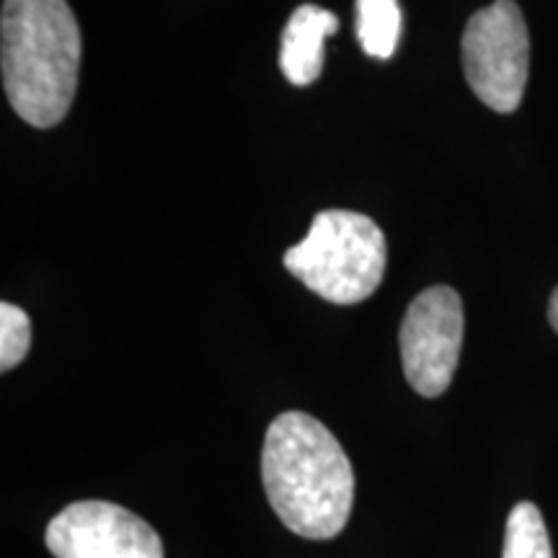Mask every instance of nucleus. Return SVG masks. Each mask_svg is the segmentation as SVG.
<instances>
[{"instance_id": "1", "label": "nucleus", "mask_w": 558, "mask_h": 558, "mask_svg": "<svg viewBox=\"0 0 558 558\" xmlns=\"http://www.w3.org/2000/svg\"><path fill=\"white\" fill-rule=\"evenodd\" d=\"M262 478L275 514L300 538L331 541L347 527L354 471L339 439L318 418L284 411L269 424Z\"/></svg>"}, {"instance_id": "2", "label": "nucleus", "mask_w": 558, "mask_h": 558, "mask_svg": "<svg viewBox=\"0 0 558 558\" xmlns=\"http://www.w3.org/2000/svg\"><path fill=\"white\" fill-rule=\"evenodd\" d=\"M81 29L68 0H3L0 68L13 111L50 130L68 117L78 88Z\"/></svg>"}, {"instance_id": "3", "label": "nucleus", "mask_w": 558, "mask_h": 558, "mask_svg": "<svg viewBox=\"0 0 558 558\" xmlns=\"http://www.w3.org/2000/svg\"><path fill=\"white\" fill-rule=\"evenodd\" d=\"M388 246L378 222L352 209H326L298 246L284 251V267L311 292L337 305L362 303L380 288Z\"/></svg>"}, {"instance_id": "4", "label": "nucleus", "mask_w": 558, "mask_h": 558, "mask_svg": "<svg viewBox=\"0 0 558 558\" xmlns=\"http://www.w3.org/2000/svg\"><path fill=\"white\" fill-rule=\"evenodd\" d=\"M463 70L473 94L499 114L518 111L530 73V34L514 0H494L465 24Z\"/></svg>"}, {"instance_id": "5", "label": "nucleus", "mask_w": 558, "mask_h": 558, "mask_svg": "<svg viewBox=\"0 0 558 558\" xmlns=\"http://www.w3.org/2000/svg\"><path fill=\"white\" fill-rule=\"evenodd\" d=\"M463 303L452 288L435 284L411 300L401 324V362L409 386L424 399L450 388L463 347Z\"/></svg>"}, {"instance_id": "6", "label": "nucleus", "mask_w": 558, "mask_h": 558, "mask_svg": "<svg viewBox=\"0 0 558 558\" xmlns=\"http://www.w3.org/2000/svg\"><path fill=\"white\" fill-rule=\"evenodd\" d=\"M54 558H163L158 533L135 512L111 501H75L47 525Z\"/></svg>"}, {"instance_id": "7", "label": "nucleus", "mask_w": 558, "mask_h": 558, "mask_svg": "<svg viewBox=\"0 0 558 558\" xmlns=\"http://www.w3.org/2000/svg\"><path fill=\"white\" fill-rule=\"evenodd\" d=\"M339 29V19L320 5H300L282 32L279 68L292 86H311L324 70V45Z\"/></svg>"}, {"instance_id": "8", "label": "nucleus", "mask_w": 558, "mask_h": 558, "mask_svg": "<svg viewBox=\"0 0 558 558\" xmlns=\"http://www.w3.org/2000/svg\"><path fill=\"white\" fill-rule=\"evenodd\" d=\"M399 0H357V39L369 58L390 60L401 41Z\"/></svg>"}, {"instance_id": "9", "label": "nucleus", "mask_w": 558, "mask_h": 558, "mask_svg": "<svg viewBox=\"0 0 558 558\" xmlns=\"http://www.w3.org/2000/svg\"><path fill=\"white\" fill-rule=\"evenodd\" d=\"M501 558H554L546 522L533 501H520L509 512Z\"/></svg>"}, {"instance_id": "10", "label": "nucleus", "mask_w": 558, "mask_h": 558, "mask_svg": "<svg viewBox=\"0 0 558 558\" xmlns=\"http://www.w3.org/2000/svg\"><path fill=\"white\" fill-rule=\"evenodd\" d=\"M32 347V320L16 305H0V369L9 373L24 362Z\"/></svg>"}, {"instance_id": "11", "label": "nucleus", "mask_w": 558, "mask_h": 558, "mask_svg": "<svg viewBox=\"0 0 558 558\" xmlns=\"http://www.w3.org/2000/svg\"><path fill=\"white\" fill-rule=\"evenodd\" d=\"M548 320H550V326H554V331L558 333V288L554 290V295H550V303H548Z\"/></svg>"}]
</instances>
